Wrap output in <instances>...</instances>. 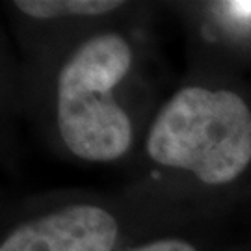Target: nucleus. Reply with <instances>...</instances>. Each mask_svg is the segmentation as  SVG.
Segmentation results:
<instances>
[{
  "mask_svg": "<svg viewBox=\"0 0 251 251\" xmlns=\"http://www.w3.org/2000/svg\"><path fill=\"white\" fill-rule=\"evenodd\" d=\"M147 152L168 168L192 171L206 184H225L251 162V112L233 91L188 86L158 112Z\"/></svg>",
  "mask_w": 251,
  "mask_h": 251,
  "instance_id": "1",
  "label": "nucleus"
},
{
  "mask_svg": "<svg viewBox=\"0 0 251 251\" xmlns=\"http://www.w3.org/2000/svg\"><path fill=\"white\" fill-rule=\"evenodd\" d=\"M130 62L125 39L102 34L86 41L63 65L58 78V126L69 151L84 160H116L130 147V119L112 95Z\"/></svg>",
  "mask_w": 251,
  "mask_h": 251,
  "instance_id": "2",
  "label": "nucleus"
},
{
  "mask_svg": "<svg viewBox=\"0 0 251 251\" xmlns=\"http://www.w3.org/2000/svg\"><path fill=\"white\" fill-rule=\"evenodd\" d=\"M116 218L95 205H71L21 225L0 251H112Z\"/></svg>",
  "mask_w": 251,
  "mask_h": 251,
  "instance_id": "3",
  "label": "nucleus"
},
{
  "mask_svg": "<svg viewBox=\"0 0 251 251\" xmlns=\"http://www.w3.org/2000/svg\"><path fill=\"white\" fill-rule=\"evenodd\" d=\"M23 13L34 19H52L65 15H102L123 6L116 0H19Z\"/></svg>",
  "mask_w": 251,
  "mask_h": 251,
  "instance_id": "4",
  "label": "nucleus"
},
{
  "mask_svg": "<svg viewBox=\"0 0 251 251\" xmlns=\"http://www.w3.org/2000/svg\"><path fill=\"white\" fill-rule=\"evenodd\" d=\"M130 251H196V248L192 244L184 242V240L168 238V240H156V242L145 244V246L134 248Z\"/></svg>",
  "mask_w": 251,
  "mask_h": 251,
  "instance_id": "5",
  "label": "nucleus"
},
{
  "mask_svg": "<svg viewBox=\"0 0 251 251\" xmlns=\"http://www.w3.org/2000/svg\"><path fill=\"white\" fill-rule=\"evenodd\" d=\"M224 6L227 8L229 15H234L240 21L251 19V0H248V2H227Z\"/></svg>",
  "mask_w": 251,
  "mask_h": 251,
  "instance_id": "6",
  "label": "nucleus"
}]
</instances>
